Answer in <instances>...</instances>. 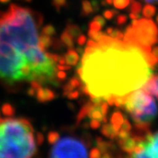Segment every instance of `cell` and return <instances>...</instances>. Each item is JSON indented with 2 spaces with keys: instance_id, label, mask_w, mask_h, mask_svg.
<instances>
[{
  "instance_id": "1",
  "label": "cell",
  "mask_w": 158,
  "mask_h": 158,
  "mask_svg": "<svg viewBox=\"0 0 158 158\" xmlns=\"http://www.w3.org/2000/svg\"><path fill=\"white\" fill-rule=\"evenodd\" d=\"M151 51L105 34L82 54L78 77L89 97L127 96L143 86L152 75Z\"/></svg>"
},
{
  "instance_id": "2",
  "label": "cell",
  "mask_w": 158,
  "mask_h": 158,
  "mask_svg": "<svg viewBox=\"0 0 158 158\" xmlns=\"http://www.w3.org/2000/svg\"><path fill=\"white\" fill-rule=\"evenodd\" d=\"M42 21L37 12L15 4L0 11V81L6 85L33 80L60 84L56 63L40 47Z\"/></svg>"
},
{
  "instance_id": "3",
  "label": "cell",
  "mask_w": 158,
  "mask_h": 158,
  "mask_svg": "<svg viewBox=\"0 0 158 158\" xmlns=\"http://www.w3.org/2000/svg\"><path fill=\"white\" fill-rule=\"evenodd\" d=\"M36 152L34 129L29 121L0 117V157L29 158Z\"/></svg>"
},
{
  "instance_id": "4",
  "label": "cell",
  "mask_w": 158,
  "mask_h": 158,
  "mask_svg": "<svg viewBox=\"0 0 158 158\" xmlns=\"http://www.w3.org/2000/svg\"><path fill=\"white\" fill-rule=\"evenodd\" d=\"M123 107L131 114L135 123H150L156 118L158 113L157 105L152 96L141 88L127 96Z\"/></svg>"
},
{
  "instance_id": "5",
  "label": "cell",
  "mask_w": 158,
  "mask_h": 158,
  "mask_svg": "<svg viewBox=\"0 0 158 158\" xmlns=\"http://www.w3.org/2000/svg\"><path fill=\"white\" fill-rule=\"evenodd\" d=\"M131 20V24L125 30L123 40L151 51V46L158 40V27L156 23L148 18Z\"/></svg>"
},
{
  "instance_id": "6",
  "label": "cell",
  "mask_w": 158,
  "mask_h": 158,
  "mask_svg": "<svg viewBox=\"0 0 158 158\" xmlns=\"http://www.w3.org/2000/svg\"><path fill=\"white\" fill-rule=\"evenodd\" d=\"M50 157H87L85 143L74 137L66 136L58 139L49 152Z\"/></svg>"
},
{
  "instance_id": "7",
  "label": "cell",
  "mask_w": 158,
  "mask_h": 158,
  "mask_svg": "<svg viewBox=\"0 0 158 158\" xmlns=\"http://www.w3.org/2000/svg\"><path fill=\"white\" fill-rule=\"evenodd\" d=\"M135 157H158V131L154 135L149 131L146 135L144 148Z\"/></svg>"
},
{
  "instance_id": "8",
  "label": "cell",
  "mask_w": 158,
  "mask_h": 158,
  "mask_svg": "<svg viewBox=\"0 0 158 158\" xmlns=\"http://www.w3.org/2000/svg\"><path fill=\"white\" fill-rule=\"evenodd\" d=\"M141 89H143L150 95L154 96L158 100V73L157 74L152 73V76L142 86Z\"/></svg>"
},
{
  "instance_id": "9",
  "label": "cell",
  "mask_w": 158,
  "mask_h": 158,
  "mask_svg": "<svg viewBox=\"0 0 158 158\" xmlns=\"http://www.w3.org/2000/svg\"><path fill=\"white\" fill-rule=\"evenodd\" d=\"M35 96L38 102L44 103V102L52 101L56 97V93L51 90L48 88L40 87L35 92Z\"/></svg>"
},
{
  "instance_id": "10",
  "label": "cell",
  "mask_w": 158,
  "mask_h": 158,
  "mask_svg": "<svg viewBox=\"0 0 158 158\" xmlns=\"http://www.w3.org/2000/svg\"><path fill=\"white\" fill-rule=\"evenodd\" d=\"M64 59H65V64L69 65H76L79 60V55L77 51L73 50V48H69L67 52L64 55Z\"/></svg>"
},
{
  "instance_id": "11",
  "label": "cell",
  "mask_w": 158,
  "mask_h": 158,
  "mask_svg": "<svg viewBox=\"0 0 158 158\" xmlns=\"http://www.w3.org/2000/svg\"><path fill=\"white\" fill-rule=\"evenodd\" d=\"M123 120H124V117L120 111H115L112 114L111 118H110V123L112 124L114 127V130L118 131V130L120 129L121 124L123 123Z\"/></svg>"
},
{
  "instance_id": "12",
  "label": "cell",
  "mask_w": 158,
  "mask_h": 158,
  "mask_svg": "<svg viewBox=\"0 0 158 158\" xmlns=\"http://www.w3.org/2000/svg\"><path fill=\"white\" fill-rule=\"evenodd\" d=\"M101 132L102 135H104L106 137L109 138V139H114L117 137L118 135V131H115L112 124H108V123H105L102 125V128H101Z\"/></svg>"
},
{
  "instance_id": "13",
  "label": "cell",
  "mask_w": 158,
  "mask_h": 158,
  "mask_svg": "<svg viewBox=\"0 0 158 158\" xmlns=\"http://www.w3.org/2000/svg\"><path fill=\"white\" fill-rule=\"evenodd\" d=\"M96 144L98 146V149L100 150L101 153L107 152L109 150L114 149V145L110 142L104 141L101 137L96 138Z\"/></svg>"
},
{
  "instance_id": "14",
  "label": "cell",
  "mask_w": 158,
  "mask_h": 158,
  "mask_svg": "<svg viewBox=\"0 0 158 158\" xmlns=\"http://www.w3.org/2000/svg\"><path fill=\"white\" fill-rule=\"evenodd\" d=\"M39 44L40 47L44 52L47 48H49L52 44V40L51 39V36L41 33L39 36Z\"/></svg>"
},
{
  "instance_id": "15",
  "label": "cell",
  "mask_w": 158,
  "mask_h": 158,
  "mask_svg": "<svg viewBox=\"0 0 158 158\" xmlns=\"http://www.w3.org/2000/svg\"><path fill=\"white\" fill-rule=\"evenodd\" d=\"M60 40L64 45L69 48H73V38L69 34V32L64 30L60 35Z\"/></svg>"
},
{
  "instance_id": "16",
  "label": "cell",
  "mask_w": 158,
  "mask_h": 158,
  "mask_svg": "<svg viewBox=\"0 0 158 158\" xmlns=\"http://www.w3.org/2000/svg\"><path fill=\"white\" fill-rule=\"evenodd\" d=\"M142 14L145 18H152L153 15H155L156 12V6H153L152 4H150V3H148L146 4L145 6H143L142 8Z\"/></svg>"
},
{
  "instance_id": "17",
  "label": "cell",
  "mask_w": 158,
  "mask_h": 158,
  "mask_svg": "<svg viewBox=\"0 0 158 158\" xmlns=\"http://www.w3.org/2000/svg\"><path fill=\"white\" fill-rule=\"evenodd\" d=\"M65 31H67L69 32V35L75 39V38H77L79 35L81 34V31L80 29V27L77 25L73 24V23H69V24L67 25L66 28H65Z\"/></svg>"
},
{
  "instance_id": "18",
  "label": "cell",
  "mask_w": 158,
  "mask_h": 158,
  "mask_svg": "<svg viewBox=\"0 0 158 158\" xmlns=\"http://www.w3.org/2000/svg\"><path fill=\"white\" fill-rule=\"evenodd\" d=\"M92 105H93V103L91 102V101H90V102H88L87 103L85 104V106L80 110V111L78 112V114H77V123H80L82 119L85 118V116H87L88 112H89V109H90Z\"/></svg>"
},
{
  "instance_id": "19",
  "label": "cell",
  "mask_w": 158,
  "mask_h": 158,
  "mask_svg": "<svg viewBox=\"0 0 158 158\" xmlns=\"http://www.w3.org/2000/svg\"><path fill=\"white\" fill-rule=\"evenodd\" d=\"M94 11L92 7L91 2L89 0H82L81 1V15L87 16L92 14Z\"/></svg>"
},
{
  "instance_id": "20",
  "label": "cell",
  "mask_w": 158,
  "mask_h": 158,
  "mask_svg": "<svg viewBox=\"0 0 158 158\" xmlns=\"http://www.w3.org/2000/svg\"><path fill=\"white\" fill-rule=\"evenodd\" d=\"M2 112L5 116L11 117L15 114V108L10 103H5L2 106Z\"/></svg>"
},
{
  "instance_id": "21",
  "label": "cell",
  "mask_w": 158,
  "mask_h": 158,
  "mask_svg": "<svg viewBox=\"0 0 158 158\" xmlns=\"http://www.w3.org/2000/svg\"><path fill=\"white\" fill-rule=\"evenodd\" d=\"M88 35H89L90 39H92L94 41L98 42L105 35V33H103V32L100 31H93V30L89 29V31H88Z\"/></svg>"
},
{
  "instance_id": "22",
  "label": "cell",
  "mask_w": 158,
  "mask_h": 158,
  "mask_svg": "<svg viewBox=\"0 0 158 158\" xmlns=\"http://www.w3.org/2000/svg\"><path fill=\"white\" fill-rule=\"evenodd\" d=\"M131 3V0H113V5L118 10H123L126 8Z\"/></svg>"
},
{
  "instance_id": "23",
  "label": "cell",
  "mask_w": 158,
  "mask_h": 158,
  "mask_svg": "<svg viewBox=\"0 0 158 158\" xmlns=\"http://www.w3.org/2000/svg\"><path fill=\"white\" fill-rule=\"evenodd\" d=\"M142 5L141 3L138 1L135 0H131V6H130V10L131 13H135V14H139L141 12L142 10Z\"/></svg>"
},
{
  "instance_id": "24",
  "label": "cell",
  "mask_w": 158,
  "mask_h": 158,
  "mask_svg": "<svg viewBox=\"0 0 158 158\" xmlns=\"http://www.w3.org/2000/svg\"><path fill=\"white\" fill-rule=\"evenodd\" d=\"M48 142L49 144H54L59 139H60V134L57 132V131H50L49 133L48 134Z\"/></svg>"
},
{
  "instance_id": "25",
  "label": "cell",
  "mask_w": 158,
  "mask_h": 158,
  "mask_svg": "<svg viewBox=\"0 0 158 158\" xmlns=\"http://www.w3.org/2000/svg\"><path fill=\"white\" fill-rule=\"evenodd\" d=\"M41 33L48 35V36H52V35H55V34H56V29L52 25L48 24L42 28Z\"/></svg>"
},
{
  "instance_id": "26",
  "label": "cell",
  "mask_w": 158,
  "mask_h": 158,
  "mask_svg": "<svg viewBox=\"0 0 158 158\" xmlns=\"http://www.w3.org/2000/svg\"><path fill=\"white\" fill-rule=\"evenodd\" d=\"M150 59H151V64L154 67L156 63L158 61V46L154 47L153 49L151 50V52H150Z\"/></svg>"
},
{
  "instance_id": "27",
  "label": "cell",
  "mask_w": 158,
  "mask_h": 158,
  "mask_svg": "<svg viewBox=\"0 0 158 158\" xmlns=\"http://www.w3.org/2000/svg\"><path fill=\"white\" fill-rule=\"evenodd\" d=\"M52 6L57 11H60L61 7L66 5V0H52Z\"/></svg>"
},
{
  "instance_id": "28",
  "label": "cell",
  "mask_w": 158,
  "mask_h": 158,
  "mask_svg": "<svg viewBox=\"0 0 158 158\" xmlns=\"http://www.w3.org/2000/svg\"><path fill=\"white\" fill-rule=\"evenodd\" d=\"M118 14V10H114V9H111V10H106L103 12L104 17L106 19H111L114 18V16L117 15Z\"/></svg>"
},
{
  "instance_id": "29",
  "label": "cell",
  "mask_w": 158,
  "mask_h": 158,
  "mask_svg": "<svg viewBox=\"0 0 158 158\" xmlns=\"http://www.w3.org/2000/svg\"><path fill=\"white\" fill-rule=\"evenodd\" d=\"M110 37L114 38V39H117V40H123V36H124V34H123V31H119V30L117 29H114L112 31V32L108 35Z\"/></svg>"
},
{
  "instance_id": "30",
  "label": "cell",
  "mask_w": 158,
  "mask_h": 158,
  "mask_svg": "<svg viewBox=\"0 0 158 158\" xmlns=\"http://www.w3.org/2000/svg\"><path fill=\"white\" fill-rule=\"evenodd\" d=\"M102 28V25L96 20L91 21L89 24V29L93 30V31H100Z\"/></svg>"
},
{
  "instance_id": "31",
  "label": "cell",
  "mask_w": 158,
  "mask_h": 158,
  "mask_svg": "<svg viewBox=\"0 0 158 158\" xmlns=\"http://www.w3.org/2000/svg\"><path fill=\"white\" fill-rule=\"evenodd\" d=\"M88 156L91 158H99L102 156V154H101V152L98 149V148H92Z\"/></svg>"
},
{
  "instance_id": "32",
  "label": "cell",
  "mask_w": 158,
  "mask_h": 158,
  "mask_svg": "<svg viewBox=\"0 0 158 158\" xmlns=\"http://www.w3.org/2000/svg\"><path fill=\"white\" fill-rule=\"evenodd\" d=\"M121 130H123V131H130L131 130V125L130 123L127 119L124 118V120H123V123L121 124L120 127Z\"/></svg>"
},
{
  "instance_id": "33",
  "label": "cell",
  "mask_w": 158,
  "mask_h": 158,
  "mask_svg": "<svg viewBox=\"0 0 158 158\" xmlns=\"http://www.w3.org/2000/svg\"><path fill=\"white\" fill-rule=\"evenodd\" d=\"M69 83L75 89V88L79 87V86H80V85H81V81H80L78 77H73V78H71L70 80H69Z\"/></svg>"
},
{
  "instance_id": "34",
  "label": "cell",
  "mask_w": 158,
  "mask_h": 158,
  "mask_svg": "<svg viewBox=\"0 0 158 158\" xmlns=\"http://www.w3.org/2000/svg\"><path fill=\"white\" fill-rule=\"evenodd\" d=\"M101 121L98 120V119H94V118H91V120L89 122V127L93 129H98L101 126Z\"/></svg>"
},
{
  "instance_id": "35",
  "label": "cell",
  "mask_w": 158,
  "mask_h": 158,
  "mask_svg": "<svg viewBox=\"0 0 158 158\" xmlns=\"http://www.w3.org/2000/svg\"><path fill=\"white\" fill-rule=\"evenodd\" d=\"M127 17L125 15H118L116 18V22L118 25H123L127 23Z\"/></svg>"
},
{
  "instance_id": "36",
  "label": "cell",
  "mask_w": 158,
  "mask_h": 158,
  "mask_svg": "<svg viewBox=\"0 0 158 158\" xmlns=\"http://www.w3.org/2000/svg\"><path fill=\"white\" fill-rule=\"evenodd\" d=\"M129 136H130L129 131H123V130H121V129L118 130V135H117V137H118V139H127Z\"/></svg>"
},
{
  "instance_id": "37",
  "label": "cell",
  "mask_w": 158,
  "mask_h": 158,
  "mask_svg": "<svg viewBox=\"0 0 158 158\" xmlns=\"http://www.w3.org/2000/svg\"><path fill=\"white\" fill-rule=\"evenodd\" d=\"M100 107H101V112H102V115H106L107 111H108V103H107L106 100L101 103Z\"/></svg>"
},
{
  "instance_id": "38",
  "label": "cell",
  "mask_w": 158,
  "mask_h": 158,
  "mask_svg": "<svg viewBox=\"0 0 158 158\" xmlns=\"http://www.w3.org/2000/svg\"><path fill=\"white\" fill-rule=\"evenodd\" d=\"M73 89H74V88L68 82L66 85H64V88H63V95L67 96V94H69V92L72 91V90H73Z\"/></svg>"
},
{
  "instance_id": "39",
  "label": "cell",
  "mask_w": 158,
  "mask_h": 158,
  "mask_svg": "<svg viewBox=\"0 0 158 158\" xmlns=\"http://www.w3.org/2000/svg\"><path fill=\"white\" fill-rule=\"evenodd\" d=\"M79 91L78 90H72L71 92H69V94H67V98L69 99H76L79 97Z\"/></svg>"
},
{
  "instance_id": "40",
  "label": "cell",
  "mask_w": 158,
  "mask_h": 158,
  "mask_svg": "<svg viewBox=\"0 0 158 158\" xmlns=\"http://www.w3.org/2000/svg\"><path fill=\"white\" fill-rule=\"evenodd\" d=\"M77 43L78 45L82 46L86 43V37L84 35H80L77 38Z\"/></svg>"
},
{
  "instance_id": "41",
  "label": "cell",
  "mask_w": 158,
  "mask_h": 158,
  "mask_svg": "<svg viewBox=\"0 0 158 158\" xmlns=\"http://www.w3.org/2000/svg\"><path fill=\"white\" fill-rule=\"evenodd\" d=\"M36 143H37V145H41L42 143H43V142H44V135H43V134L40 133V132H37V134H36Z\"/></svg>"
},
{
  "instance_id": "42",
  "label": "cell",
  "mask_w": 158,
  "mask_h": 158,
  "mask_svg": "<svg viewBox=\"0 0 158 158\" xmlns=\"http://www.w3.org/2000/svg\"><path fill=\"white\" fill-rule=\"evenodd\" d=\"M56 77H57L59 80H60V81L64 80L67 77L66 73H64V72H63V70H59V72H56Z\"/></svg>"
},
{
  "instance_id": "43",
  "label": "cell",
  "mask_w": 158,
  "mask_h": 158,
  "mask_svg": "<svg viewBox=\"0 0 158 158\" xmlns=\"http://www.w3.org/2000/svg\"><path fill=\"white\" fill-rule=\"evenodd\" d=\"M94 20H96L97 22H98L100 24L102 25V27L105 26V24H106V20H105V19H104L102 16H101V15H97V16L94 17Z\"/></svg>"
},
{
  "instance_id": "44",
  "label": "cell",
  "mask_w": 158,
  "mask_h": 158,
  "mask_svg": "<svg viewBox=\"0 0 158 158\" xmlns=\"http://www.w3.org/2000/svg\"><path fill=\"white\" fill-rule=\"evenodd\" d=\"M56 69L58 70H69L71 69V65H69V64H57L56 65Z\"/></svg>"
},
{
  "instance_id": "45",
  "label": "cell",
  "mask_w": 158,
  "mask_h": 158,
  "mask_svg": "<svg viewBox=\"0 0 158 158\" xmlns=\"http://www.w3.org/2000/svg\"><path fill=\"white\" fill-rule=\"evenodd\" d=\"M90 2H91L92 7H93V10H94V11H97V10H98L99 7H98V1H97V0H92Z\"/></svg>"
},
{
  "instance_id": "46",
  "label": "cell",
  "mask_w": 158,
  "mask_h": 158,
  "mask_svg": "<svg viewBox=\"0 0 158 158\" xmlns=\"http://www.w3.org/2000/svg\"><path fill=\"white\" fill-rule=\"evenodd\" d=\"M129 17L131 19H138L139 18V14H135V13H130L129 14Z\"/></svg>"
},
{
  "instance_id": "47",
  "label": "cell",
  "mask_w": 158,
  "mask_h": 158,
  "mask_svg": "<svg viewBox=\"0 0 158 158\" xmlns=\"http://www.w3.org/2000/svg\"><path fill=\"white\" fill-rule=\"evenodd\" d=\"M27 94L29 96H31V97H33L35 94V90L32 87H30L29 89H27Z\"/></svg>"
},
{
  "instance_id": "48",
  "label": "cell",
  "mask_w": 158,
  "mask_h": 158,
  "mask_svg": "<svg viewBox=\"0 0 158 158\" xmlns=\"http://www.w3.org/2000/svg\"><path fill=\"white\" fill-rule=\"evenodd\" d=\"M58 62L60 64H65V59H64V56H59Z\"/></svg>"
},
{
  "instance_id": "49",
  "label": "cell",
  "mask_w": 158,
  "mask_h": 158,
  "mask_svg": "<svg viewBox=\"0 0 158 158\" xmlns=\"http://www.w3.org/2000/svg\"><path fill=\"white\" fill-rule=\"evenodd\" d=\"M147 3H156V4H158V0H143Z\"/></svg>"
},
{
  "instance_id": "50",
  "label": "cell",
  "mask_w": 158,
  "mask_h": 158,
  "mask_svg": "<svg viewBox=\"0 0 158 158\" xmlns=\"http://www.w3.org/2000/svg\"><path fill=\"white\" fill-rule=\"evenodd\" d=\"M113 30H114V28H113V27H107V29H106V35H109L110 33H111V32H112Z\"/></svg>"
},
{
  "instance_id": "51",
  "label": "cell",
  "mask_w": 158,
  "mask_h": 158,
  "mask_svg": "<svg viewBox=\"0 0 158 158\" xmlns=\"http://www.w3.org/2000/svg\"><path fill=\"white\" fill-rule=\"evenodd\" d=\"M84 50H85V48H77V51L81 55H82L84 53Z\"/></svg>"
},
{
  "instance_id": "52",
  "label": "cell",
  "mask_w": 158,
  "mask_h": 158,
  "mask_svg": "<svg viewBox=\"0 0 158 158\" xmlns=\"http://www.w3.org/2000/svg\"><path fill=\"white\" fill-rule=\"evenodd\" d=\"M110 154H108L107 153V152H104L103 154H102V158H109V157H110Z\"/></svg>"
},
{
  "instance_id": "53",
  "label": "cell",
  "mask_w": 158,
  "mask_h": 158,
  "mask_svg": "<svg viewBox=\"0 0 158 158\" xmlns=\"http://www.w3.org/2000/svg\"><path fill=\"white\" fill-rule=\"evenodd\" d=\"M105 2H106V4L108 5L113 4V0H105Z\"/></svg>"
},
{
  "instance_id": "54",
  "label": "cell",
  "mask_w": 158,
  "mask_h": 158,
  "mask_svg": "<svg viewBox=\"0 0 158 158\" xmlns=\"http://www.w3.org/2000/svg\"><path fill=\"white\" fill-rule=\"evenodd\" d=\"M10 0H0V2H3V3H6V2H9Z\"/></svg>"
},
{
  "instance_id": "55",
  "label": "cell",
  "mask_w": 158,
  "mask_h": 158,
  "mask_svg": "<svg viewBox=\"0 0 158 158\" xmlns=\"http://www.w3.org/2000/svg\"><path fill=\"white\" fill-rule=\"evenodd\" d=\"M155 67L156 68V69H158V61L156 63V64H155Z\"/></svg>"
},
{
  "instance_id": "56",
  "label": "cell",
  "mask_w": 158,
  "mask_h": 158,
  "mask_svg": "<svg viewBox=\"0 0 158 158\" xmlns=\"http://www.w3.org/2000/svg\"><path fill=\"white\" fill-rule=\"evenodd\" d=\"M25 1H26V2H31V1H32V0H25Z\"/></svg>"
},
{
  "instance_id": "57",
  "label": "cell",
  "mask_w": 158,
  "mask_h": 158,
  "mask_svg": "<svg viewBox=\"0 0 158 158\" xmlns=\"http://www.w3.org/2000/svg\"><path fill=\"white\" fill-rule=\"evenodd\" d=\"M156 23H158V15H157V16H156Z\"/></svg>"
}]
</instances>
